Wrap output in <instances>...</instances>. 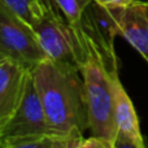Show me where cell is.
Segmentation results:
<instances>
[{
  "instance_id": "obj_1",
  "label": "cell",
  "mask_w": 148,
  "mask_h": 148,
  "mask_svg": "<svg viewBox=\"0 0 148 148\" xmlns=\"http://www.w3.org/2000/svg\"><path fill=\"white\" fill-rule=\"evenodd\" d=\"M51 129L61 136L90 130L86 88L81 69L47 59L31 69Z\"/></svg>"
},
{
  "instance_id": "obj_2",
  "label": "cell",
  "mask_w": 148,
  "mask_h": 148,
  "mask_svg": "<svg viewBox=\"0 0 148 148\" xmlns=\"http://www.w3.org/2000/svg\"><path fill=\"white\" fill-rule=\"evenodd\" d=\"M82 34L86 40L87 56L81 66V73L86 88L90 130L94 136L104 139L114 146L118 136L112 84V74L114 73L108 70L104 56L96 44L83 31Z\"/></svg>"
},
{
  "instance_id": "obj_3",
  "label": "cell",
  "mask_w": 148,
  "mask_h": 148,
  "mask_svg": "<svg viewBox=\"0 0 148 148\" xmlns=\"http://www.w3.org/2000/svg\"><path fill=\"white\" fill-rule=\"evenodd\" d=\"M34 30L49 60L81 69L87 56L84 36L79 26H72L68 22L56 4L49 8Z\"/></svg>"
},
{
  "instance_id": "obj_4",
  "label": "cell",
  "mask_w": 148,
  "mask_h": 148,
  "mask_svg": "<svg viewBox=\"0 0 148 148\" xmlns=\"http://www.w3.org/2000/svg\"><path fill=\"white\" fill-rule=\"evenodd\" d=\"M57 135L51 129L36 90L31 69L26 75L25 87L16 110L0 130V142ZM61 136V135H60Z\"/></svg>"
},
{
  "instance_id": "obj_5",
  "label": "cell",
  "mask_w": 148,
  "mask_h": 148,
  "mask_svg": "<svg viewBox=\"0 0 148 148\" xmlns=\"http://www.w3.org/2000/svg\"><path fill=\"white\" fill-rule=\"evenodd\" d=\"M0 55L8 56L29 69L47 60L34 27L0 3Z\"/></svg>"
},
{
  "instance_id": "obj_6",
  "label": "cell",
  "mask_w": 148,
  "mask_h": 148,
  "mask_svg": "<svg viewBox=\"0 0 148 148\" xmlns=\"http://www.w3.org/2000/svg\"><path fill=\"white\" fill-rule=\"evenodd\" d=\"M78 26L100 49L108 70L117 73L118 60L114 51V39L120 35V29L114 10L92 1L84 10Z\"/></svg>"
},
{
  "instance_id": "obj_7",
  "label": "cell",
  "mask_w": 148,
  "mask_h": 148,
  "mask_svg": "<svg viewBox=\"0 0 148 148\" xmlns=\"http://www.w3.org/2000/svg\"><path fill=\"white\" fill-rule=\"evenodd\" d=\"M29 70L16 60L0 55V130L20 103Z\"/></svg>"
},
{
  "instance_id": "obj_8",
  "label": "cell",
  "mask_w": 148,
  "mask_h": 148,
  "mask_svg": "<svg viewBox=\"0 0 148 148\" xmlns=\"http://www.w3.org/2000/svg\"><path fill=\"white\" fill-rule=\"evenodd\" d=\"M113 99H114V120L118 135L129 140L136 148H147V142L142 135L139 118L134 104L120 81L118 73L112 74Z\"/></svg>"
},
{
  "instance_id": "obj_9",
  "label": "cell",
  "mask_w": 148,
  "mask_h": 148,
  "mask_svg": "<svg viewBox=\"0 0 148 148\" xmlns=\"http://www.w3.org/2000/svg\"><path fill=\"white\" fill-rule=\"evenodd\" d=\"M123 36L148 62V17L142 1L136 0L123 8H112Z\"/></svg>"
},
{
  "instance_id": "obj_10",
  "label": "cell",
  "mask_w": 148,
  "mask_h": 148,
  "mask_svg": "<svg viewBox=\"0 0 148 148\" xmlns=\"http://www.w3.org/2000/svg\"><path fill=\"white\" fill-rule=\"evenodd\" d=\"M0 3L31 27H35L55 4L53 0H0Z\"/></svg>"
},
{
  "instance_id": "obj_11",
  "label": "cell",
  "mask_w": 148,
  "mask_h": 148,
  "mask_svg": "<svg viewBox=\"0 0 148 148\" xmlns=\"http://www.w3.org/2000/svg\"><path fill=\"white\" fill-rule=\"evenodd\" d=\"M75 136H42V138L31 139H18V140H5L0 142V148H66Z\"/></svg>"
},
{
  "instance_id": "obj_12",
  "label": "cell",
  "mask_w": 148,
  "mask_h": 148,
  "mask_svg": "<svg viewBox=\"0 0 148 148\" xmlns=\"http://www.w3.org/2000/svg\"><path fill=\"white\" fill-rule=\"evenodd\" d=\"M64 17L72 26L79 25L84 10L87 9L92 0H53Z\"/></svg>"
},
{
  "instance_id": "obj_13",
  "label": "cell",
  "mask_w": 148,
  "mask_h": 148,
  "mask_svg": "<svg viewBox=\"0 0 148 148\" xmlns=\"http://www.w3.org/2000/svg\"><path fill=\"white\" fill-rule=\"evenodd\" d=\"M105 8H123L133 4L136 0H92Z\"/></svg>"
},
{
  "instance_id": "obj_14",
  "label": "cell",
  "mask_w": 148,
  "mask_h": 148,
  "mask_svg": "<svg viewBox=\"0 0 148 148\" xmlns=\"http://www.w3.org/2000/svg\"><path fill=\"white\" fill-rule=\"evenodd\" d=\"M86 148H114V146L104 139L96 138L92 135L86 139Z\"/></svg>"
},
{
  "instance_id": "obj_15",
  "label": "cell",
  "mask_w": 148,
  "mask_h": 148,
  "mask_svg": "<svg viewBox=\"0 0 148 148\" xmlns=\"http://www.w3.org/2000/svg\"><path fill=\"white\" fill-rule=\"evenodd\" d=\"M86 139L87 138H84L83 135L75 136L66 148H86Z\"/></svg>"
},
{
  "instance_id": "obj_16",
  "label": "cell",
  "mask_w": 148,
  "mask_h": 148,
  "mask_svg": "<svg viewBox=\"0 0 148 148\" xmlns=\"http://www.w3.org/2000/svg\"><path fill=\"white\" fill-rule=\"evenodd\" d=\"M114 148H136L135 146L130 143L129 140H126L125 138H122L121 135L117 136V140L114 143ZM147 148H148V144H147Z\"/></svg>"
},
{
  "instance_id": "obj_17",
  "label": "cell",
  "mask_w": 148,
  "mask_h": 148,
  "mask_svg": "<svg viewBox=\"0 0 148 148\" xmlns=\"http://www.w3.org/2000/svg\"><path fill=\"white\" fill-rule=\"evenodd\" d=\"M142 4H143V8H144V10H146L147 17H148V1H142Z\"/></svg>"
}]
</instances>
